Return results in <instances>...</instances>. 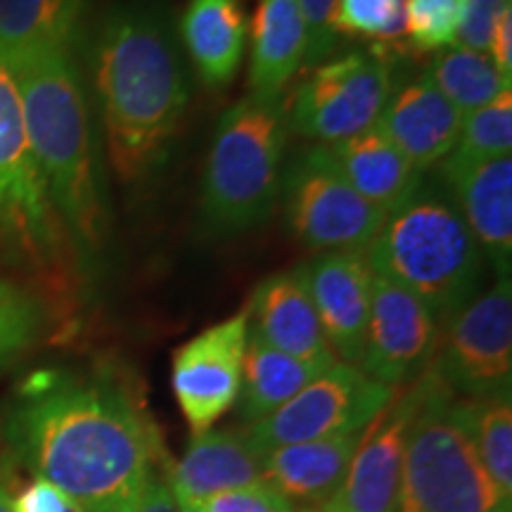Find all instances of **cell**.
I'll use <instances>...</instances> for the list:
<instances>
[{"instance_id": "cell-27", "label": "cell", "mask_w": 512, "mask_h": 512, "mask_svg": "<svg viewBox=\"0 0 512 512\" xmlns=\"http://www.w3.org/2000/svg\"><path fill=\"white\" fill-rule=\"evenodd\" d=\"M467 432L498 494L512 503V406L510 394L458 401Z\"/></svg>"}, {"instance_id": "cell-3", "label": "cell", "mask_w": 512, "mask_h": 512, "mask_svg": "<svg viewBox=\"0 0 512 512\" xmlns=\"http://www.w3.org/2000/svg\"><path fill=\"white\" fill-rule=\"evenodd\" d=\"M3 57L15 72L31 150L57 216L69 240L86 252H100L110 233V211L76 67L67 50Z\"/></svg>"}, {"instance_id": "cell-22", "label": "cell", "mask_w": 512, "mask_h": 512, "mask_svg": "<svg viewBox=\"0 0 512 512\" xmlns=\"http://www.w3.org/2000/svg\"><path fill=\"white\" fill-rule=\"evenodd\" d=\"M181 38L209 88H226L238 74L247 41L242 0H188L181 15Z\"/></svg>"}, {"instance_id": "cell-39", "label": "cell", "mask_w": 512, "mask_h": 512, "mask_svg": "<svg viewBox=\"0 0 512 512\" xmlns=\"http://www.w3.org/2000/svg\"><path fill=\"white\" fill-rule=\"evenodd\" d=\"M176 503L178 508H181V512H207L202 503H188V501H176Z\"/></svg>"}, {"instance_id": "cell-17", "label": "cell", "mask_w": 512, "mask_h": 512, "mask_svg": "<svg viewBox=\"0 0 512 512\" xmlns=\"http://www.w3.org/2000/svg\"><path fill=\"white\" fill-rule=\"evenodd\" d=\"M247 316L254 320V335L273 349L323 370L337 363L313 306L302 266L261 280L249 299Z\"/></svg>"}, {"instance_id": "cell-29", "label": "cell", "mask_w": 512, "mask_h": 512, "mask_svg": "<svg viewBox=\"0 0 512 512\" xmlns=\"http://www.w3.org/2000/svg\"><path fill=\"white\" fill-rule=\"evenodd\" d=\"M41 325L43 309L34 294L0 280V370L36 342Z\"/></svg>"}, {"instance_id": "cell-11", "label": "cell", "mask_w": 512, "mask_h": 512, "mask_svg": "<svg viewBox=\"0 0 512 512\" xmlns=\"http://www.w3.org/2000/svg\"><path fill=\"white\" fill-rule=\"evenodd\" d=\"M394 394V387L373 380L358 366L337 361L283 408L249 425L245 434L268 453L302 441L361 432L389 406Z\"/></svg>"}, {"instance_id": "cell-35", "label": "cell", "mask_w": 512, "mask_h": 512, "mask_svg": "<svg viewBox=\"0 0 512 512\" xmlns=\"http://www.w3.org/2000/svg\"><path fill=\"white\" fill-rule=\"evenodd\" d=\"M12 508L15 512H74L72 503L46 479H36L17 498H12Z\"/></svg>"}, {"instance_id": "cell-4", "label": "cell", "mask_w": 512, "mask_h": 512, "mask_svg": "<svg viewBox=\"0 0 512 512\" xmlns=\"http://www.w3.org/2000/svg\"><path fill=\"white\" fill-rule=\"evenodd\" d=\"M366 259L375 275L413 292L439 328L475 297L486 264L451 195L425 181L384 216Z\"/></svg>"}, {"instance_id": "cell-24", "label": "cell", "mask_w": 512, "mask_h": 512, "mask_svg": "<svg viewBox=\"0 0 512 512\" xmlns=\"http://www.w3.org/2000/svg\"><path fill=\"white\" fill-rule=\"evenodd\" d=\"M320 373L325 370L287 356L256 337L254 332H249L238 396L242 420L247 425H254V422L268 418L302 392L306 384L316 380Z\"/></svg>"}, {"instance_id": "cell-14", "label": "cell", "mask_w": 512, "mask_h": 512, "mask_svg": "<svg viewBox=\"0 0 512 512\" xmlns=\"http://www.w3.org/2000/svg\"><path fill=\"white\" fill-rule=\"evenodd\" d=\"M425 396V373L394 394L389 406L363 432L347 477L335 496L320 505L323 512H396L408 430Z\"/></svg>"}, {"instance_id": "cell-20", "label": "cell", "mask_w": 512, "mask_h": 512, "mask_svg": "<svg viewBox=\"0 0 512 512\" xmlns=\"http://www.w3.org/2000/svg\"><path fill=\"white\" fill-rule=\"evenodd\" d=\"M363 432L366 430L273 448L264 458V482L290 503L323 505L347 477Z\"/></svg>"}, {"instance_id": "cell-19", "label": "cell", "mask_w": 512, "mask_h": 512, "mask_svg": "<svg viewBox=\"0 0 512 512\" xmlns=\"http://www.w3.org/2000/svg\"><path fill=\"white\" fill-rule=\"evenodd\" d=\"M266 453L245 430H219L192 437L185 456L169 465V489L176 501L204 503L209 498L264 482Z\"/></svg>"}, {"instance_id": "cell-34", "label": "cell", "mask_w": 512, "mask_h": 512, "mask_svg": "<svg viewBox=\"0 0 512 512\" xmlns=\"http://www.w3.org/2000/svg\"><path fill=\"white\" fill-rule=\"evenodd\" d=\"M505 8H510V0H465L463 19H460L456 36L460 48L489 53L491 31Z\"/></svg>"}, {"instance_id": "cell-37", "label": "cell", "mask_w": 512, "mask_h": 512, "mask_svg": "<svg viewBox=\"0 0 512 512\" xmlns=\"http://www.w3.org/2000/svg\"><path fill=\"white\" fill-rule=\"evenodd\" d=\"M133 512H181V508H178L169 484L155 475L147 482L143 496H140V501Z\"/></svg>"}, {"instance_id": "cell-15", "label": "cell", "mask_w": 512, "mask_h": 512, "mask_svg": "<svg viewBox=\"0 0 512 512\" xmlns=\"http://www.w3.org/2000/svg\"><path fill=\"white\" fill-rule=\"evenodd\" d=\"M302 268L332 354L342 358V363L358 366L366 344L375 278L366 252H323Z\"/></svg>"}, {"instance_id": "cell-9", "label": "cell", "mask_w": 512, "mask_h": 512, "mask_svg": "<svg viewBox=\"0 0 512 512\" xmlns=\"http://www.w3.org/2000/svg\"><path fill=\"white\" fill-rule=\"evenodd\" d=\"M430 370L453 394L470 399L510 394L512 382V285L498 275L489 290L467 302L439 328Z\"/></svg>"}, {"instance_id": "cell-10", "label": "cell", "mask_w": 512, "mask_h": 512, "mask_svg": "<svg viewBox=\"0 0 512 512\" xmlns=\"http://www.w3.org/2000/svg\"><path fill=\"white\" fill-rule=\"evenodd\" d=\"M392 91L387 62L347 53L313 67L287 105V126L299 136L337 145L375 126Z\"/></svg>"}, {"instance_id": "cell-2", "label": "cell", "mask_w": 512, "mask_h": 512, "mask_svg": "<svg viewBox=\"0 0 512 512\" xmlns=\"http://www.w3.org/2000/svg\"><path fill=\"white\" fill-rule=\"evenodd\" d=\"M95 93L107 155L124 183H143L169 157L190 100L188 72L159 0L114 8L95 43Z\"/></svg>"}, {"instance_id": "cell-30", "label": "cell", "mask_w": 512, "mask_h": 512, "mask_svg": "<svg viewBox=\"0 0 512 512\" xmlns=\"http://www.w3.org/2000/svg\"><path fill=\"white\" fill-rule=\"evenodd\" d=\"M330 24L335 34L389 41L406 34V10L403 0H337Z\"/></svg>"}, {"instance_id": "cell-32", "label": "cell", "mask_w": 512, "mask_h": 512, "mask_svg": "<svg viewBox=\"0 0 512 512\" xmlns=\"http://www.w3.org/2000/svg\"><path fill=\"white\" fill-rule=\"evenodd\" d=\"M337 0H299L306 29V53L304 67H318L337 48V34L332 31V10Z\"/></svg>"}, {"instance_id": "cell-16", "label": "cell", "mask_w": 512, "mask_h": 512, "mask_svg": "<svg viewBox=\"0 0 512 512\" xmlns=\"http://www.w3.org/2000/svg\"><path fill=\"white\" fill-rule=\"evenodd\" d=\"M444 188L470 228L484 261L498 275H510L512 264V159L439 164Z\"/></svg>"}, {"instance_id": "cell-7", "label": "cell", "mask_w": 512, "mask_h": 512, "mask_svg": "<svg viewBox=\"0 0 512 512\" xmlns=\"http://www.w3.org/2000/svg\"><path fill=\"white\" fill-rule=\"evenodd\" d=\"M67 240L31 150L15 72L0 55V242L50 271L67 264Z\"/></svg>"}, {"instance_id": "cell-13", "label": "cell", "mask_w": 512, "mask_h": 512, "mask_svg": "<svg viewBox=\"0 0 512 512\" xmlns=\"http://www.w3.org/2000/svg\"><path fill=\"white\" fill-rule=\"evenodd\" d=\"M437 342L439 323L432 311L413 292L375 275L358 368L387 387H406L430 368Z\"/></svg>"}, {"instance_id": "cell-28", "label": "cell", "mask_w": 512, "mask_h": 512, "mask_svg": "<svg viewBox=\"0 0 512 512\" xmlns=\"http://www.w3.org/2000/svg\"><path fill=\"white\" fill-rule=\"evenodd\" d=\"M512 152V93L505 91L489 105L465 114L460 138L446 159L456 164L486 162Z\"/></svg>"}, {"instance_id": "cell-5", "label": "cell", "mask_w": 512, "mask_h": 512, "mask_svg": "<svg viewBox=\"0 0 512 512\" xmlns=\"http://www.w3.org/2000/svg\"><path fill=\"white\" fill-rule=\"evenodd\" d=\"M287 117L278 100L247 95L216 124L202 178V216L216 235L268 221L283 183Z\"/></svg>"}, {"instance_id": "cell-38", "label": "cell", "mask_w": 512, "mask_h": 512, "mask_svg": "<svg viewBox=\"0 0 512 512\" xmlns=\"http://www.w3.org/2000/svg\"><path fill=\"white\" fill-rule=\"evenodd\" d=\"M0 512H15L12 508V498L8 494V486L0 482Z\"/></svg>"}, {"instance_id": "cell-33", "label": "cell", "mask_w": 512, "mask_h": 512, "mask_svg": "<svg viewBox=\"0 0 512 512\" xmlns=\"http://www.w3.org/2000/svg\"><path fill=\"white\" fill-rule=\"evenodd\" d=\"M207 512H294L292 503L266 482L242 486L204 501Z\"/></svg>"}, {"instance_id": "cell-26", "label": "cell", "mask_w": 512, "mask_h": 512, "mask_svg": "<svg viewBox=\"0 0 512 512\" xmlns=\"http://www.w3.org/2000/svg\"><path fill=\"white\" fill-rule=\"evenodd\" d=\"M427 76L463 117L510 91V79L501 74L489 53L460 46L439 50Z\"/></svg>"}, {"instance_id": "cell-18", "label": "cell", "mask_w": 512, "mask_h": 512, "mask_svg": "<svg viewBox=\"0 0 512 512\" xmlns=\"http://www.w3.org/2000/svg\"><path fill=\"white\" fill-rule=\"evenodd\" d=\"M377 126L415 169L425 171L451 155L460 138L463 114L437 91L430 76L420 74L389 91Z\"/></svg>"}, {"instance_id": "cell-6", "label": "cell", "mask_w": 512, "mask_h": 512, "mask_svg": "<svg viewBox=\"0 0 512 512\" xmlns=\"http://www.w3.org/2000/svg\"><path fill=\"white\" fill-rule=\"evenodd\" d=\"M396 512H512L486 475L456 394L430 368L403 451Z\"/></svg>"}, {"instance_id": "cell-36", "label": "cell", "mask_w": 512, "mask_h": 512, "mask_svg": "<svg viewBox=\"0 0 512 512\" xmlns=\"http://www.w3.org/2000/svg\"><path fill=\"white\" fill-rule=\"evenodd\" d=\"M489 57L501 69L503 76L512 79V10L505 8L498 15L489 41Z\"/></svg>"}, {"instance_id": "cell-23", "label": "cell", "mask_w": 512, "mask_h": 512, "mask_svg": "<svg viewBox=\"0 0 512 512\" xmlns=\"http://www.w3.org/2000/svg\"><path fill=\"white\" fill-rule=\"evenodd\" d=\"M306 29L299 0H259L252 29L249 95L278 100L304 64Z\"/></svg>"}, {"instance_id": "cell-8", "label": "cell", "mask_w": 512, "mask_h": 512, "mask_svg": "<svg viewBox=\"0 0 512 512\" xmlns=\"http://www.w3.org/2000/svg\"><path fill=\"white\" fill-rule=\"evenodd\" d=\"M280 192L287 228L313 252H366L387 216L351 188L328 145H313L294 157L283 171Z\"/></svg>"}, {"instance_id": "cell-40", "label": "cell", "mask_w": 512, "mask_h": 512, "mask_svg": "<svg viewBox=\"0 0 512 512\" xmlns=\"http://www.w3.org/2000/svg\"><path fill=\"white\" fill-rule=\"evenodd\" d=\"M294 512H323V510H313V508H302V510H294Z\"/></svg>"}, {"instance_id": "cell-12", "label": "cell", "mask_w": 512, "mask_h": 512, "mask_svg": "<svg viewBox=\"0 0 512 512\" xmlns=\"http://www.w3.org/2000/svg\"><path fill=\"white\" fill-rule=\"evenodd\" d=\"M247 335L245 309L211 325L174 351L171 387L192 437L209 432L238 401Z\"/></svg>"}, {"instance_id": "cell-21", "label": "cell", "mask_w": 512, "mask_h": 512, "mask_svg": "<svg viewBox=\"0 0 512 512\" xmlns=\"http://www.w3.org/2000/svg\"><path fill=\"white\" fill-rule=\"evenodd\" d=\"M330 152L351 188L384 214L401 207L422 183V171L377 124L332 145Z\"/></svg>"}, {"instance_id": "cell-1", "label": "cell", "mask_w": 512, "mask_h": 512, "mask_svg": "<svg viewBox=\"0 0 512 512\" xmlns=\"http://www.w3.org/2000/svg\"><path fill=\"white\" fill-rule=\"evenodd\" d=\"M8 437L74 512H133L162 463L155 422L107 380L34 375L10 415Z\"/></svg>"}, {"instance_id": "cell-31", "label": "cell", "mask_w": 512, "mask_h": 512, "mask_svg": "<svg viewBox=\"0 0 512 512\" xmlns=\"http://www.w3.org/2000/svg\"><path fill=\"white\" fill-rule=\"evenodd\" d=\"M406 34L418 50H444L456 43L465 0H403Z\"/></svg>"}, {"instance_id": "cell-25", "label": "cell", "mask_w": 512, "mask_h": 512, "mask_svg": "<svg viewBox=\"0 0 512 512\" xmlns=\"http://www.w3.org/2000/svg\"><path fill=\"white\" fill-rule=\"evenodd\" d=\"M83 0H0V55L67 50Z\"/></svg>"}]
</instances>
